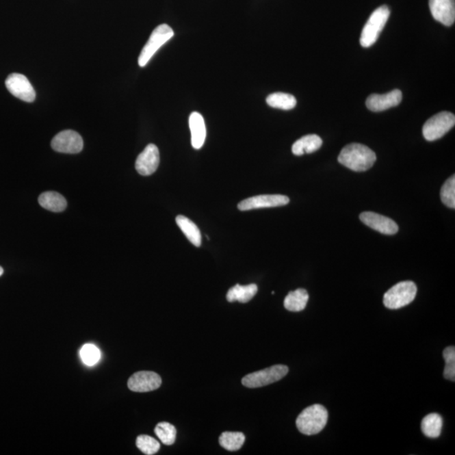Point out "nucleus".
<instances>
[{
  "label": "nucleus",
  "mask_w": 455,
  "mask_h": 455,
  "mask_svg": "<svg viewBox=\"0 0 455 455\" xmlns=\"http://www.w3.org/2000/svg\"><path fill=\"white\" fill-rule=\"evenodd\" d=\"M417 292L413 282H400L389 289L384 296L385 307L389 309H398L408 305L415 300Z\"/></svg>",
  "instance_id": "nucleus-4"
},
{
  "label": "nucleus",
  "mask_w": 455,
  "mask_h": 455,
  "mask_svg": "<svg viewBox=\"0 0 455 455\" xmlns=\"http://www.w3.org/2000/svg\"><path fill=\"white\" fill-rule=\"evenodd\" d=\"M443 359L446 363L444 367L443 376L446 380L455 381V348L449 347L444 349Z\"/></svg>",
  "instance_id": "nucleus-28"
},
{
  "label": "nucleus",
  "mask_w": 455,
  "mask_h": 455,
  "mask_svg": "<svg viewBox=\"0 0 455 455\" xmlns=\"http://www.w3.org/2000/svg\"><path fill=\"white\" fill-rule=\"evenodd\" d=\"M289 203V198L283 195H260L247 198L240 202L238 209L240 211H248L265 207L285 206Z\"/></svg>",
  "instance_id": "nucleus-11"
},
{
  "label": "nucleus",
  "mask_w": 455,
  "mask_h": 455,
  "mask_svg": "<svg viewBox=\"0 0 455 455\" xmlns=\"http://www.w3.org/2000/svg\"><path fill=\"white\" fill-rule=\"evenodd\" d=\"M441 199L444 205L454 209L455 207V177H450L443 185Z\"/></svg>",
  "instance_id": "nucleus-27"
},
{
  "label": "nucleus",
  "mask_w": 455,
  "mask_h": 455,
  "mask_svg": "<svg viewBox=\"0 0 455 455\" xmlns=\"http://www.w3.org/2000/svg\"><path fill=\"white\" fill-rule=\"evenodd\" d=\"M246 437L242 432H224L220 438V445L229 451H237L242 449Z\"/></svg>",
  "instance_id": "nucleus-24"
},
{
  "label": "nucleus",
  "mask_w": 455,
  "mask_h": 455,
  "mask_svg": "<svg viewBox=\"0 0 455 455\" xmlns=\"http://www.w3.org/2000/svg\"><path fill=\"white\" fill-rule=\"evenodd\" d=\"M322 138L318 135L309 134V135L302 137L294 144L292 152L297 156L311 154V153L317 151L322 147Z\"/></svg>",
  "instance_id": "nucleus-17"
},
{
  "label": "nucleus",
  "mask_w": 455,
  "mask_h": 455,
  "mask_svg": "<svg viewBox=\"0 0 455 455\" xmlns=\"http://www.w3.org/2000/svg\"><path fill=\"white\" fill-rule=\"evenodd\" d=\"M3 269L1 267H0V276L3 275Z\"/></svg>",
  "instance_id": "nucleus-30"
},
{
  "label": "nucleus",
  "mask_w": 455,
  "mask_h": 455,
  "mask_svg": "<svg viewBox=\"0 0 455 455\" xmlns=\"http://www.w3.org/2000/svg\"><path fill=\"white\" fill-rule=\"evenodd\" d=\"M429 8L437 21L450 27L455 21L454 0H429Z\"/></svg>",
  "instance_id": "nucleus-15"
},
{
  "label": "nucleus",
  "mask_w": 455,
  "mask_h": 455,
  "mask_svg": "<svg viewBox=\"0 0 455 455\" xmlns=\"http://www.w3.org/2000/svg\"><path fill=\"white\" fill-rule=\"evenodd\" d=\"M6 88L14 96L25 103H34L36 99V91L28 79L21 74H12L7 78Z\"/></svg>",
  "instance_id": "nucleus-9"
},
{
  "label": "nucleus",
  "mask_w": 455,
  "mask_h": 455,
  "mask_svg": "<svg viewBox=\"0 0 455 455\" xmlns=\"http://www.w3.org/2000/svg\"><path fill=\"white\" fill-rule=\"evenodd\" d=\"M39 205L54 213L63 212L67 207L66 199L55 192H47L39 196Z\"/></svg>",
  "instance_id": "nucleus-18"
},
{
  "label": "nucleus",
  "mask_w": 455,
  "mask_h": 455,
  "mask_svg": "<svg viewBox=\"0 0 455 455\" xmlns=\"http://www.w3.org/2000/svg\"><path fill=\"white\" fill-rule=\"evenodd\" d=\"M267 103L271 107L289 111L296 107L297 100L292 94L276 92L271 94L270 96H268Z\"/></svg>",
  "instance_id": "nucleus-23"
},
{
  "label": "nucleus",
  "mask_w": 455,
  "mask_h": 455,
  "mask_svg": "<svg viewBox=\"0 0 455 455\" xmlns=\"http://www.w3.org/2000/svg\"><path fill=\"white\" fill-rule=\"evenodd\" d=\"M309 301V294L304 289L292 291L285 298V307L287 311L300 312L304 311Z\"/></svg>",
  "instance_id": "nucleus-20"
},
{
  "label": "nucleus",
  "mask_w": 455,
  "mask_h": 455,
  "mask_svg": "<svg viewBox=\"0 0 455 455\" xmlns=\"http://www.w3.org/2000/svg\"><path fill=\"white\" fill-rule=\"evenodd\" d=\"M79 354L83 363H86V365L88 366L94 365V364L99 362L101 359L99 349L93 344H86L85 346H83Z\"/></svg>",
  "instance_id": "nucleus-29"
},
{
  "label": "nucleus",
  "mask_w": 455,
  "mask_h": 455,
  "mask_svg": "<svg viewBox=\"0 0 455 455\" xmlns=\"http://www.w3.org/2000/svg\"><path fill=\"white\" fill-rule=\"evenodd\" d=\"M51 145L57 152L64 154H78L82 151L83 141L82 137L75 131L65 130L53 138Z\"/></svg>",
  "instance_id": "nucleus-8"
},
{
  "label": "nucleus",
  "mask_w": 455,
  "mask_h": 455,
  "mask_svg": "<svg viewBox=\"0 0 455 455\" xmlns=\"http://www.w3.org/2000/svg\"><path fill=\"white\" fill-rule=\"evenodd\" d=\"M136 445L141 452L147 455L155 454L160 449V444L157 440L148 435L138 436Z\"/></svg>",
  "instance_id": "nucleus-26"
},
{
  "label": "nucleus",
  "mask_w": 455,
  "mask_h": 455,
  "mask_svg": "<svg viewBox=\"0 0 455 455\" xmlns=\"http://www.w3.org/2000/svg\"><path fill=\"white\" fill-rule=\"evenodd\" d=\"M376 155L366 145L351 144L342 148L338 161L342 166L356 172L369 170L376 161Z\"/></svg>",
  "instance_id": "nucleus-1"
},
{
  "label": "nucleus",
  "mask_w": 455,
  "mask_h": 455,
  "mask_svg": "<svg viewBox=\"0 0 455 455\" xmlns=\"http://www.w3.org/2000/svg\"><path fill=\"white\" fill-rule=\"evenodd\" d=\"M159 165V151L155 144H148L138 156L135 168L138 174L147 177L154 174Z\"/></svg>",
  "instance_id": "nucleus-13"
},
{
  "label": "nucleus",
  "mask_w": 455,
  "mask_h": 455,
  "mask_svg": "<svg viewBox=\"0 0 455 455\" xmlns=\"http://www.w3.org/2000/svg\"><path fill=\"white\" fill-rule=\"evenodd\" d=\"M174 34V31L168 25L162 24L156 27L153 31L146 44L142 49L140 57H138V64H140V66H146L149 60L155 55V53L166 42L172 38Z\"/></svg>",
  "instance_id": "nucleus-5"
},
{
  "label": "nucleus",
  "mask_w": 455,
  "mask_h": 455,
  "mask_svg": "<svg viewBox=\"0 0 455 455\" xmlns=\"http://www.w3.org/2000/svg\"><path fill=\"white\" fill-rule=\"evenodd\" d=\"M192 134V145L196 149L201 148L206 140V126L205 119L198 112H192L189 118Z\"/></svg>",
  "instance_id": "nucleus-16"
},
{
  "label": "nucleus",
  "mask_w": 455,
  "mask_h": 455,
  "mask_svg": "<svg viewBox=\"0 0 455 455\" xmlns=\"http://www.w3.org/2000/svg\"><path fill=\"white\" fill-rule=\"evenodd\" d=\"M162 384L158 374L151 371H140L131 376L127 387L133 392H149L155 391Z\"/></svg>",
  "instance_id": "nucleus-10"
},
{
  "label": "nucleus",
  "mask_w": 455,
  "mask_h": 455,
  "mask_svg": "<svg viewBox=\"0 0 455 455\" xmlns=\"http://www.w3.org/2000/svg\"><path fill=\"white\" fill-rule=\"evenodd\" d=\"M258 287L256 285H249L246 286L235 285L229 290L227 294V300L229 302L239 301L240 303H247L257 293Z\"/></svg>",
  "instance_id": "nucleus-21"
},
{
  "label": "nucleus",
  "mask_w": 455,
  "mask_h": 455,
  "mask_svg": "<svg viewBox=\"0 0 455 455\" xmlns=\"http://www.w3.org/2000/svg\"><path fill=\"white\" fill-rule=\"evenodd\" d=\"M155 432L166 445H172L176 442L177 429L168 422H160L156 426Z\"/></svg>",
  "instance_id": "nucleus-25"
},
{
  "label": "nucleus",
  "mask_w": 455,
  "mask_h": 455,
  "mask_svg": "<svg viewBox=\"0 0 455 455\" xmlns=\"http://www.w3.org/2000/svg\"><path fill=\"white\" fill-rule=\"evenodd\" d=\"M328 421V411L320 404L307 407L300 414L296 420V426L304 435H315L325 428Z\"/></svg>",
  "instance_id": "nucleus-2"
},
{
  "label": "nucleus",
  "mask_w": 455,
  "mask_h": 455,
  "mask_svg": "<svg viewBox=\"0 0 455 455\" xmlns=\"http://www.w3.org/2000/svg\"><path fill=\"white\" fill-rule=\"evenodd\" d=\"M454 125L455 116L453 114L450 112H439L425 122L422 133L426 140H438L452 129Z\"/></svg>",
  "instance_id": "nucleus-6"
},
{
  "label": "nucleus",
  "mask_w": 455,
  "mask_h": 455,
  "mask_svg": "<svg viewBox=\"0 0 455 455\" xmlns=\"http://www.w3.org/2000/svg\"><path fill=\"white\" fill-rule=\"evenodd\" d=\"M389 14H391V10L387 5L380 6L371 14L369 19L364 25L361 38H360V44L362 47H369L377 42L378 36L387 25Z\"/></svg>",
  "instance_id": "nucleus-3"
},
{
  "label": "nucleus",
  "mask_w": 455,
  "mask_h": 455,
  "mask_svg": "<svg viewBox=\"0 0 455 455\" xmlns=\"http://www.w3.org/2000/svg\"><path fill=\"white\" fill-rule=\"evenodd\" d=\"M287 373H289V367L278 364V365L272 366L248 374L243 378L242 384L248 388L263 387L282 380Z\"/></svg>",
  "instance_id": "nucleus-7"
},
{
  "label": "nucleus",
  "mask_w": 455,
  "mask_h": 455,
  "mask_svg": "<svg viewBox=\"0 0 455 455\" xmlns=\"http://www.w3.org/2000/svg\"><path fill=\"white\" fill-rule=\"evenodd\" d=\"M402 93L400 90H394L387 94H371L366 101L369 110L378 112L388 110L391 107H398L402 103Z\"/></svg>",
  "instance_id": "nucleus-14"
},
{
  "label": "nucleus",
  "mask_w": 455,
  "mask_h": 455,
  "mask_svg": "<svg viewBox=\"0 0 455 455\" xmlns=\"http://www.w3.org/2000/svg\"><path fill=\"white\" fill-rule=\"evenodd\" d=\"M443 424V418L440 415L429 414L421 421V431L428 438L437 439L441 434Z\"/></svg>",
  "instance_id": "nucleus-22"
},
{
  "label": "nucleus",
  "mask_w": 455,
  "mask_h": 455,
  "mask_svg": "<svg viewBox=\"0 0 455 455\" xmlns=\"http://www.w3.org/2000/svg\"><path fill=\"white\" fill-rule=\"evenodd\" d=\"M176 221L178 226H179L181 231L184 233L185 237L189 239V242L196 247L201 246V232H200L199 229L194 222L189 220L187 217L182 216H177Z\"/></svg>",
  "instance_id": "nucleus-19"
},
{
  "label": "nucleus",
  "mask_w": 455,
  "mask_h": 455,
  "mask_svg": "<svg viewBox=\"0 0 455 455\" xmlns=\"http://www.w3.org/2000/svg\"><path fill=\"white\" fill-rule=\"evenodd\" d=\"M360 220L364 224L383 235H392L399 231L398 224L391 218L373 212H364L360 214Z\"/></svg>",
  "instance_id": "nucleus-12"
}]
</instances>
